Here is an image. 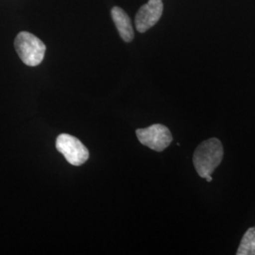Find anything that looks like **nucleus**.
I'll return each mask as SVG.
<instances>
[{
    "label": "nucleus",
    "instance_id": "nucleus-1",
    "mask_svg": "<svg viewBox=\"0 0 255 255\" xmlns=\"http://www.w3.org/2000/svg\"><path fill=\"white\" fill-rule=\"evenodd\" d=\"M224 149L218 138H209L201 143L193 156V164L197 173L202 179L210 177L221 164Z\"/></svg>",
    "mask_w": 255,
    "mask_h": 255
},
{
    "label": "nucleus",
    "instance_id": "nucleus-2",
    "mask_svg": "<svg viewBox=\"0 0 255 255\" xmlns=\"http://www.w3.org/2000/svg\"><path fill=\"white\" fill-rule=\"evenodd\" d=\"M14 47L21 61L28 66H37L44 60L46 47L38 38L27 31H22L14 40Z\"/></svg>",
    "mask_w": 255,
    "mask_h": 255
},
{
    "label": "nucleus",
    "instance_id": "nucleus-3",
    "mask_svg": "<svg viewBox=\"0 0 255 255\" xmlns=\"http://www.w3.org/2000/svg\"><path fill=\"white\" fill-rule=\"evenodd\" d=\"M57 150L64 155L69 164L80 166L84 164L89 158V151L82 142L70 134L63 133L56 139Z\"/></svg>",
    "mask_w": 255,
    "mask_h": 255
},
{
    "label": "nucleus",
    "instance_id": "nucleus-4",
    "mask_svg": "<svg viewBox=\"0 0 255 255\" xmlns=\"http://www.w3.org/2000/svg\"><path fill=\"white\" fill-rule=\"evenodd\" d=\"M136 136L142 145L157 152L164 150L171 144L173 139L169 128L162 124H154L145 128H138Z\"/></svg>",
    "mask_w": 255,
    "mask_h": 255
},
{
    "label": "nucleus",
    "instance_id": "nucleus-5",
    "mask_svg": "<svg viewBox=\"0 0 255 255\" xmlns=\"http://www.w3.org/2000/svg\"><path fill=\"white\" fill-rule=\"evenodd\" d=\"M164 10L162 0H149L137 11L135 16L136 29L143 33L156 25Z\"/></svg>",
    "mask_w": 255,
    "mask_h": 255
},
{
    "label": "nucleus",
    "instance_id": "nucleus-6",
    "mask_svg": "<svg viewBox=\"0 0 255 255\" xmlns=\"http://www.w3.org/2000/svg\"><path fill=\"white\" fill-rule=\"evenodd\" d=\"M112 18L119 30V35L124 42L129 43L134 38V31L131 25V21L127 13L119 7L112 9Z\"/></svg>",
    "mask_w": 255,
    "mask_h": 255
},
{
    "label": "nucleus",
    "instance_id": "nucleus-7",
    "mask_svg": "<svg viewBox=\"0 0 255 255\" xmlns=\"http://www.w3.org/2000/svg\"><path fill=\"white\" fill-rule=\"evenodd\" d=\"M237 255H255V226L248 229L240 241Z\"/></svg>",
    "mask_w": 255,
    "mask_h": 255
}]
</instances>
